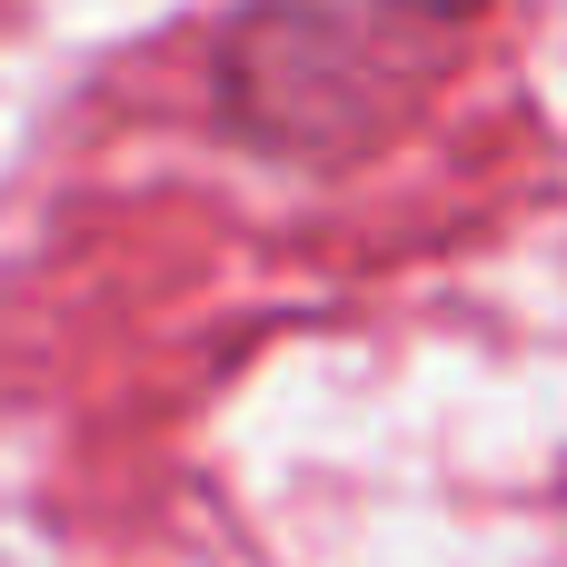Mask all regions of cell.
Returning <instances> with one entry per match:
<instances>
[{
    "label": "cell",
    "mask_w": 567,
    "mask_h": 567,
    "mask_svg": "<svg viewBox=\"0 0 567 567\" xmlns=\"http://www.w3.org/2000/svg\"><path fill=\"white\" fill-rule=\"evenodd\" d=\"M439 50L449 10L429 0H259L229 50V110L269 150H339L379 130Z\"/></svg>",
    "instance_id": "6da1fadb"
}]
</instances>
